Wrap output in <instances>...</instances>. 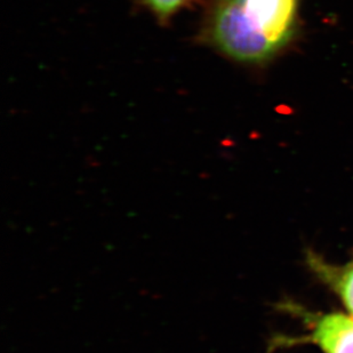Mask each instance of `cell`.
<instances>
[{
	"mask_svg": "<svg viewBox=\"0 0 353 353\" xmlns=\"http://www.w3.org/2000/svg\"><path fill=\"white\" fill-rule=\"evenodd\" d=\"M188 0H144V3L158 17L166 20L180 10Z\"/></svg>",
	"mask_w": 353,
	"mask_h": 353,
	"instance_id": "4",
	"label": "cell"
},
{
	"mask_svg": "<svg viewBox=\"0 0 353 353\" xmlns=\"http://www.w3.org/2000/svg\"><path fill=\"white\" fill-rule=\"evenodd\" d=\"M305 264L316 279L340 299L353 316V257L344 264H334L309 250L305 252Z\"/></svg>",
	"mask_w": 353,
	"mask_h": 353,
	"instance_id": "3",
	"label": "cell"
},
{
	"mask_svg": "<svg viewBox=\"0 0 353 353\" xmlns=\"http://www.w3.org/2000/svg\"><path fill=\"white\" fill-rule=\"evenodd\" d=\"M299 0H217L210 14V43L232 60H271L293 39Z\"/></svg>",
	"mask_w": 353,
	"mask_h": 353,
	"instance_id": "1",
	"label": "cell"
},
{
	"mask_svg": "<svg viewBox=\"0 0 353 353\" xmlns=\"http://www.w3.org/2000/svg\"><path fill=\"white\" fill-rule=\"evenodd\" d=\"M301 316L307 321V334L297 337H276L271 347L293 344H314L323 353H353V316L330 312Z\"/></svg>",
	"mask_w": 353,
	"mask_h": 353,
	"instance_id": "2",
	"label": "cell"
}]
</instances>
